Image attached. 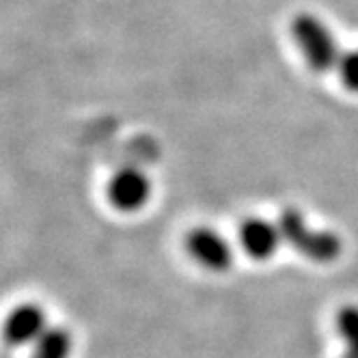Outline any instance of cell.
Wrapping results in <instances>:
<instances>
[{"mask_svg":"<svg viewBox=\"0 0 358 358\" xmlns=\"http://www.w3.org/2000/svg\"><path fill=\"white\" fill-rule=\"evenodd\" d=\"M31 358H69L71 335L65 328H45L43 335L33 343Z\"/></svg>","mask_w":358,"mask_h":358,"instance_id":"obj_7","label":"cell"},{"mask_svg":"<svg viewBox=\"0 0 358 358\" xmlns=\"http://www.w3.org/2000/svg\"><path fill=\"white\" fill-rule=\"evenodd\" d=\"M337 71L341 76V83L352 93H358V50H350V52L341 55L337 63Z\"/></svg>","mask_w":358,"mask_h":358,"instance_id":"obj_9","label":"cell"},{"mask_svg":"<svg viewBox=\"0 0 358 358\" xmlns=\"http://www.w3.org/2000/svg\"><path fill=\"white\" fill-rule=\"evenodd\" d=\"M108 196L113 206L121 212H138L147 206L151 196L149 177L134 166H125L115 173L108 184Z\"/></svg>","mask_w":358,"mask_h":358,"instance_id":"obj_3","label":"cell"},{"mask_svg":"<svg viewBox=\"0 0 358 358\" xmlns=\"http://www.w3.org/2000/svg\"><path fill=\"white\" fill-rule=\"evenodd\" d=\"M280 242H283V236H280L278 224L264 218H246L240 227V244L252 259H270Z\"/></svg>","mask_w":358,"mask_h":358,"instance_id":"obj_6","label":"cell"},{"mask_svg":"<svg viewBox=\"0 0 358 358\" xmlns=\"http://www.w3.org/2000/svg\"><path fill=\"white\" fill-rule=\"evenodd\" d=\"M292 33L304 61L309 63L311 69H315L317 73H324V71H330L332 67H337L341 59L339 43L335 35H332V31L320 17L311 13L298 15L294 20Z\"/></svg>","mask_w":358,"mask_h":358,"instance_id":"obj_2","label":"cell"},{"mask_svg":"<svg viewBox=\"0 0 358 358\" xmlns=\"http://www.w3.org/2000/svg\"><path fill=\"white\" fill-rule=\"evenodd\" d=\"M188 250L196 264L212 272H224L234 264V250L214 229H196L188 236Z\"/></svg>","mask_w":358,"mask_h":358,"instance_id":"obj_4","label":"cell"},{"mask_svg":"<svg viewBox=\"0 0 358 358\" xmlns=\"http://www.w3.org/2000/svg\"><path fill=\"white\" fill-rule=\"evenodd\" d=\"M337 330L345 343L343 358H358V306H343L337 315Z\"/></svg>","mask_w":358,"mask_h":358,"instance_id":"obj_8","label":"cell"},{"mask_svg":"<svg viewBox=\"0 0 358 358\" xmlns=\"http://www.w3.org/2000/svg\"><path fill=\"white\" fill-rule=\"evenodd\" d=\"M48 328L45 313L37 304H20L3 322V339L9 345L35 343Z\"/></svg>","mask_w":358,"mask_h":358,"instance_id":"obj_5","label":"cell"},{"mask_svg":"<svg viewBox=\"0 0 358 358\" xmlns=\"http://www.w3.org/2000/svg\"><path fill=\"white\" fill-rule=\"evenodd\" d=\"M276 224L280 229L283 240L294 250L304 255L306 259H311L315 264H330L341 255L343 246H341L339 236L330 231H315V229H311V224L306 222V218L294 208L280 214Z\"/></svg>","mask_w":358,"mask_h":358,"instance_id":"obj_1","label":"cell"}]
</instances>
